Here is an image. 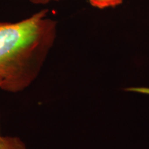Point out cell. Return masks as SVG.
I'll return each mask as SVG.
<instances>
[{"instance_id": "cell-3", "label": "cell", "mask_w": 149, "mask_h": 149, "mask_svg": "<svg viewBox=\"0 0 149 149\" xmlns=\"http://www.w3.org/2000/svg\"><path fill=\"white\" fill-rule=\"evenodd\" d=\"M88 1L92 6L100 9L117 6L123 2V0H88Z\"/></svg>"}, {"instance_id": "cell-6", "label": "cell", "mask_w": 149, "mask_h": 149, "mask_svg": "<svg viewBox=\"0 0 149 149\" xmlns=\"http://www.w3.org/2000/svg\"><path fill=\"white\" fill-rule=\"evenodd\" d=\"M1 84H2V79H1V77H0V88H1Z\"/></svg>"}, {"instance_id": "cell-2", "label": "cell", "mask_w": 149, "mask_h": 149, "mask_svg": "<svg viewBox=\"0 0 149 149\" xmlns=\"http://www.w3.org/2000/svg\"><path fill=\"white\" fill-rule=\"evenodd\" d=\"M0 149H28L19 137L0 135Z\"/></svg>"}, {"instance_id": "cell-5", "label": "cell", "mask_w": 149, "mask_h": 149, "mask_svg": "<svg viewBox=\"0 0 149 149\" xmlns=\"http://www.w3.org/2000/svg\"><path fill=\"white\" fill-rule=\"evenodd\" d=\"M30 2L37 5H46L54 1H60L63 0H28Z\"/></svg>"}, {"instance_id": "cell-4", "label": "cell", "mask_w": 149, "mask_h": 149, "mask_svg": "<svg viewBox=\"0 0 149 149\" xmlns=\"http://www.w3.org/2000/svg\"><path fill=\"white\" fill-rule=\"evenodd\" d=\"M127 92L141 93V94L148 95H149V88L148 87H129L124 89Z\"/></svg>"}, {"instance_id": "cell-1", "label": "cell", "mask_w": 149, "mask_h": 149, "mask_svg": "<svg viewBox=\"0 0 149 149\" xmlns=\"http://www.w3.org/2000/svg\"><path fill=\"white\" fill-rule=\"evenodd\" d=\"M43 9L15 22H0L1 90L16 93L37 79L55 44L57 22Z\"/></svg>"}]
</instances>
